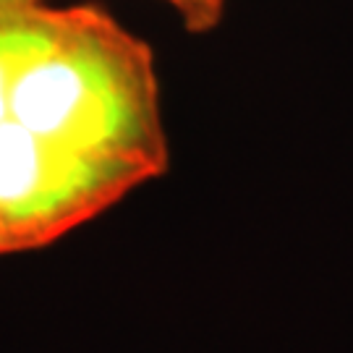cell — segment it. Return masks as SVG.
I'll use <instances>...</instances> for the list:
<instances>
[{"label":"cell","mask_w":353,"mask_h":353,"mask_svg":"<svg viewBox=\"0 0 353 353\" xmlns=\"http://www.w3.org/2000/svg\"><path fill=\"white\" fill-rule=\"evenodd\" d=\"M37 3H48V0H0V8H19V6H37Z\"/></svg>","instance_id":"3957f363"},{"label":"cell","mask_w":353,"mask_h":353,"mask_svg":"<svg viewBox=\"0 0 353 353\" xmlns=\"http://www.w3.org/2000/svg\"><path fill=\"white\" fill-rule=\"evenodd\" d=\"M191 34H207L220 24L228 0H165Z\"/></svg>","instance_id":"7a4b0ae2"},{"label":"cell","mask_w":353,"mask_h":353,"mask_svg":"<svg viewBox=\"0 0 353 353\" xmlns=\"http://www.w3.org/2000/svg\"><path fill=\"white\" fill-rule=\"evenodd\" d=\"M168 165L144 39L94 6L0 8V256L52 246Z\"/></svg>","instance_id":"6da1fadb"}]
</instances>
